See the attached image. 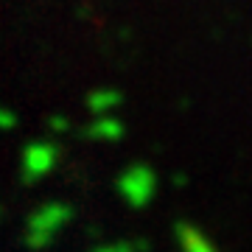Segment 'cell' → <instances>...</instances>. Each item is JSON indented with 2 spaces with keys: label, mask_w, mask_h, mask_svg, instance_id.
Segmentation results:
<instances>
[{
  "label": "cell",
  "mask_w": 252,
  "mask_h": 252,
  "mask_svg": "<svg viewBox=\"0 0 252 252\" xmlns=\"http://www.w3.org/2000/svg\"><path fill=\"white\" fill-rule=\"evenodd\" d=\"M70 207L62 205V202H45L39 205L28 216V233H26V244L31 250H42L54 241L56 230H62L67 221H70Z\"/></svg>",
  "instance_id": "cell-1"
},
{
  "label": "cell",
  "mask_w": 252,
  "mask_h": 252,
  "mask_svg": "<svg viewBox=\"0 0 252 252\" xmlns=\"http://www.w3.org/2000/svg\"><path fill=\"white\" fill-rule=\"evenodd\" d=\"M154 190H157V177L143 162L124 168L118 177V193L129 207H137V210L146 207L154 199Z\"/></svg>",
  "instance_id": "cell-2"
},
{
  "label": "cell",
  "mask_w": 252,
  "mask_h": 252,
  "mask_svg": "<svg viewBox=\"0 0 252 252\" xmlns=\"http://www.w3.org/2000/svg\"><path fill=\"white\" fill-rule=\"evenodd\" d=\"M56 160H59V149L48 140H34L23 149V182L34 185L42 177L54 171Z\"/></svg>",
  "instance_id": "cell-3"
},
{
  "label": "cell",
  "mask_w": 252,
  "mask_h": 252,
  "mask_svg": "<svg viewBox=\"0 0 252 252\" xmlns=\"http://www.w3.org/2000/svg\"><path fill=\"white\" fill-rule=\"evenodd\" d=\"M174 233H177V241H180L182 252H216L213 244L205 238V233H202L199 227L188 224V221H177Z\"/></svg>",
  "instance_id": "cell-4"
},
{
  "label": "cell",
  "mask_w": 252,
  "mask_h": 252,
  "mask_svg": "<svg viewBox=\"0 0 252 252\" xmlns=\"http://www.w3.org/2000/svg\"><path fill=\"white\" fill-rule=\"evenodd\" d=\"M84 135L90 137V140H107V143H112V140L124 137V124L112 115H95V121L84 129Z\"/></svg>",
  "instance_id": "cell-5"
},
{
  "label": "cell",
  "mask_w": 252,
  "mask_h": 252,
  "mask_svg": "<svg viewBox=\"0 0 252 252\" xmlns=\"http://www.w3.org/2000/svg\"><path fill=\"white\" fill-rule=\"evenodd\" d=\"M121 104V93L109 90V87H101V90H93L87 95V109L93 115H109L112 109Z\"/></svg>",
  "instance_id": "cell-6"
},
{
  "label": "cell",
  "mask_w": 252,
  "mask_h": 252,
  "mask_svg": "<svg viewBox=\"0 0 252 252\" xmlns=\"http://www.w3.org/2000/svg\"><path fill=\"white\" fill-rule=\"evenodd\" d=\"M14 126H17V115H14L11 109L0 107V129H3V132H9V129H14Z\"/></svg>",
  "instance_id": "cell-7"
},
{
  "label": "cell",
  "mask_w": 252,
  "mask_h": 252,
  "mask_svg": "<svg viewBox=\"0 0 252 252\" xmlns=\"http://www.w3.org/2000/svg\"><path fill=\"white\" fill-rule=\"evenodd\" d=\"M48 126H51V132H67V129H70V121L64 115H54Z\"/></svg>",
  "instance_id": "cell-8"
},
{
  "label": "cell",
  "mask_w": 252,
  "mask_h": 252,
  "mask_svg": "<svg viewBox=\"0 0 252 252\" xmlns=\"http://www.w3.org/2000/svg\"><path fill=\"white\" fill-rule=\"evenodd\" d=\"M98 252H132V244H109V247H104Z\"/></svg>",
  "instance_id": "cell-9"
}]
</instances>
